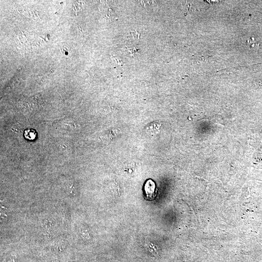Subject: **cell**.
Instances as JSON below:
<instances>
[{
	"instance_id": "obj_1",
	"label": "cell",
	"mask_w": 262,
	"mask_h": 262,
	"mask_svg": "<svg viewBox=\"0 0 262 262\" xmlns=\"http://www.w3.org/2000/svg\"><path fill=\"white\" fill-rule=\"evenodd\" d=\"M144 191L147 200L154 199L157 195V188L154 181L152 180H148L144 185Z\"/></svg>"
},
{
	"instance_id": "obj_2",
	"label": "cell",
	"mask_w": 262,
	"mask_h": 262,
	"mask_svg": "<svg viewBox=\"0 0 262 262\" xmlns=\"http://www.w3.org/2000/svg\"><path fill=\"white\" fill-rule=\"evenodd\" d=\"M25 137L30 140L34 139L36 136L35 131L33 130H28L26 131Z\"/></svg>"
}]
</instances>
